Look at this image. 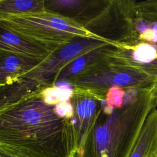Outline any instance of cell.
Returning <instances> with one entry per match:
<instances>
[{
    "label": "cell",
    "instance_id": "6da1fadb",
    "mask_svg": "<svg viewBox=\"0 0 157 157\" xmlns=\"http://www.w3.org/2000/svg\"><path fill=\"white\" fill-rule=\"evenodd\" d=\"M41 93L0 115V150L16 157H76L71 119H62Z\"/></svg>",
    "mask_w": 157,
    "mask_h": 157
},
{
    "label": "cell",
    "instance_id": "7a4b0ae2",
    "mask_svg": "<svg viewBox=\"0 0 157 157\" xmlns=\"http://www.w3.org/2000/svg\"><path fill=\"white\" fill-rule=\"evenodd\" d=\"M157 107V84L142 89L133 104L102 113L76 157H128L150 113Z\"/></svg>",
    "mask_w": 157,
    "mask_h": 157
},
{
    "label": "cell",
    "instance_id": "3957f363",
    "mask_svg": "<svg viewBox=\"0 0 157 157\" xmlns=\"http://www.w3.org/2000/svg\"><path fill=\"white\" fill-rule=\"evenodd\" d=\"M0 26L52 52L75 38H107L91 31L71 18L48 10L0 15Z\"/></svg>",
    "mask_w": 157,
    "mask_h": 157
},
{
    "label": "cell",
    "instance_id": "277c9868",
    "mask_svg": "<svg viewBox=\"0 0 157 157\" xmlns=\"http://www.w3.org/2000/svg\"><path fill=\"white\" fill-rule=\"evenodd\" d=\"M69 83L74 89L90 91L105 98L108 90L113 86L142 89L157 84V79L132 69L111 64L105 56Z\"/></svg>",
    "mask_w": 157,
    "mask_h": 157
},
{
    "label": "cell",
    "instance_id": "5b68a950",
    "mask_svg": "<svg viewBox=\"0 0 157 157\" xmlns=\"http://www.w3.org/2000/svg\"><path fill=\"white\" fill-rule=\"evenodd\" d=\"M114 39L103 40L78 37L53 52L34 69L22 77L33 78L53 85L55 77L67 64L78 56L106 45H112Z\"/></svg>",
    "mask_w": 157,
    "mask_h": 157
},
{
    "label": "cell",
    "instance_id": "8992f818",
    "mask_svg": "<svg viewBox=\"0 0 157 157\" xmlns=\"http://www.w3.org/2000/svg\"><path fill=\"white\" fill-rule=\"evenodd\" d=\"M112 45L105 55L111 64L132 69L157 79V48L153 44L115 40Z\"/></svg>",
    "mask_w": 157,
    "mask_h": 157
},
{
    "label": "cell",
    "instance_id": "52a82bcc",
    "mask_svg": "<svg viewBox=\"0 0 157 157\" xmlns=\"http://www.w3.org/2000/svg\"><path fill=\"white\" fill-rule=\"evenodd\" d=\"M44 2L45 10L71 18L90 31L105 23L112 7L111 1L49 0Z\"/></svg>",
    "mask_w": 157,
    "mask_h": 157
},
{
    "label": "cell",
    "instance_id": "ba28073f",
    "mask_svg": "<svg viewBox=\"0 0 157 157\" xmlns=\"http://www.w3.org/2000/svg\"><path fill=\"white\" fill-rule=\"evenodd\" d=\"M71 102L74 109V115L71 120L78 151L100 116L105 99L93 93L74 88V96Z\"/></svg>",
    "mask_w": 157,
    "mask_h": 157
},
{
    "label": "cell",
    "instance_id": "9c48e42d",
    "mask_svg": "<svg viewBox=\"0 0 157 157\" xmlns=\"http://www.w3.org/2000/svg\"><path fill=\"white\" fill-rule=\"evenodd\" d=\"M50 86L52 85L26 77L0 86V115L40 94Z\"/></svg>",
    "mask_w": 157,
    "mask_h": 157
},
{
    "label": "cell",
    "instance_id": "30bf717a",
    "mask_svg": "<svg viewBox=\"0 0 157 157\" xmlns=\"http://www.w3.org/2000/svg\"><path fill=\"white\" fill-rule=\"evenodd\" d=\"M0 50L42 62L53 53L0 26Z\"/></svg>",
    "mask_w": 157,
    "mask_h": 157
},
{
    "label": "cell",
    "instance_id": "8fae6325",
    "mask_svg": "<svg viewBox=\"0 0 157 157\" xmlns=\"http://www.w3.org/2000/svg\"><path fill=\"white\" fill-rule=\"evenodd\" d=\"M40 63L21 55L0 50V86L21 78Z\"/></svg>",
    "mask_w": 157,
    "mask_h": 157
},
{
    "label": "cell",
    "instance_id": "7c38bea8",
    "mask_svg": "<svg viewBox=\"0 0 157 157\" xmlns=\"http://www.w3.org/2000/svg\"><path fill=\"white\" fill-rule=\"evenodd\" d=\"M157 156V107L147 117L128 157Z\"/></svg>",
    "mask_w": 157,
    "mask_h": 157
},
{
    "label": "cell",
    "instance_id": "4fadbf2b",
    "mask_svg": "<svg viewBox=\"0 0 157 157\" xmlns=\"http://www.w3.org/2000/svg\"><path fill=\"white\" fill-rule=\"evenodd\" d=\"M112 47V45H106L78 56L61 69L54 78L53 84L59 81L69 82L74 77L104 58Z\"/></svg>",
    "mask_w": 157,
    "mask_h": 157
},
{
    "label": "cell",
    "instance_id": "5bb4252c",
    "mask_svg": "<svg viewBox=\"0 0 157 157\" xmlns=\"http://www.w3.org/2000/svg\"><path fill=\"white\" fill-rule=\"evenodd\" d=\"M73 96V86L70 83L65 81L56 82L53 85L46 87L41 92V97L44 102L52 106L61 102L69 101Z\"/></svg>",
    "mask_w": 157,
    "mask_h": 157
},
{
    "label": "cell",
    "instance_id": "9a60e30c",
    "mask_svg": "<svg viewBox=\"0 0 157 157\" xmlns=\"http://www.w3.org/2000/svg\"><path fill=\"white\" fill-rule=\"evenodd\" d=\"M45 10L42 0H0V15L20 14Z\"/></svg>",
    "mask_w": 157,
    "mask_h": 157
},
{
    "label": "cell",
    "instance_id": "2e32d148",
    "mask_svg": "<svg viewBox=\"0 0 157 157\" xmlns=\"http://www.w3.org/2000/svg\"><path fill=\"white\" fill-rule=\"evenodd\" d=\"M125 88L113 86L109 88L105 96V104L102 109V113L109 115L114 110L123 107V99Z\"/></svg>",
    "mask_w": 157,
    "mask_h": 157
},
{
    "label": "cell",
    "instance_id": "e0dca14e",
    "mask_svg": "<svg viewBox=\"0 0 157 157\" xmlns=\"http://www.w3.org/2000/svg\"><path fill=\"white\" fill-rule=\"evenodd\" d=\"M53 109L56 115L62 119H71L74 115V106L71 101L61 102L54 105Z\"/></svg>",
    "mask_w": 157,
    "mask_h": 157
},
{
    "label": "cell",
    "instance_id": "ac0fdd59",
    "mask_svg": "<svg viewBox=\"0 0 157 157\" xmlns=\"http://www.w3.org/2000/svg\"><path fill=\"white\" fill-rule=\"evenodd\" d=\"M133 7L136 11H150L157 12V0L144 1H133Z\"/></svg>",
    "mask_w": 157,
    "mask_h": 157
},
{
    "label": "cell",
    "instance_id": "d6986e66",
    "mask_svg": "<svg viewBox=\"0 0 157 157\" xmlns=\"http://www.w3.org/2000/svg\"><path fill=\"white\" fill-rule=\"evenodd\" d=\"M0 157H16L0 150Z\"/></svg>",
    "mask_w": 157,
    "mask_h": 157
},
{
    "label": "cell",
    "instance_id": "ffe728a7",
    "mask_svg": "<svg viewBox=\"0 0 157 157\" xmlns=\"http://www.w3.org/2000/svg\"><path fill=\"white\" fill-rule=\"evenodd\" d=\"M153 44V45L156 47V48H157V42L155 43V44Z\"/></svg>",
    "mask_w": 157,
    "mask_h": 157
},
{
    "label": "cell",
    "instance_id": "44dd1931",
    "mask_svg": "<svg viewBox=\"0 0 157 157\" xmlns=\"http://www.w3.org/2000/svg\"><path fill=\"white\" fill-rule=\"evenodd\" d=\"M156 157H157V156H156Z\"/></svg>",
    "mask_w": 157,
    "mask_h": 157
}]
</instances>
